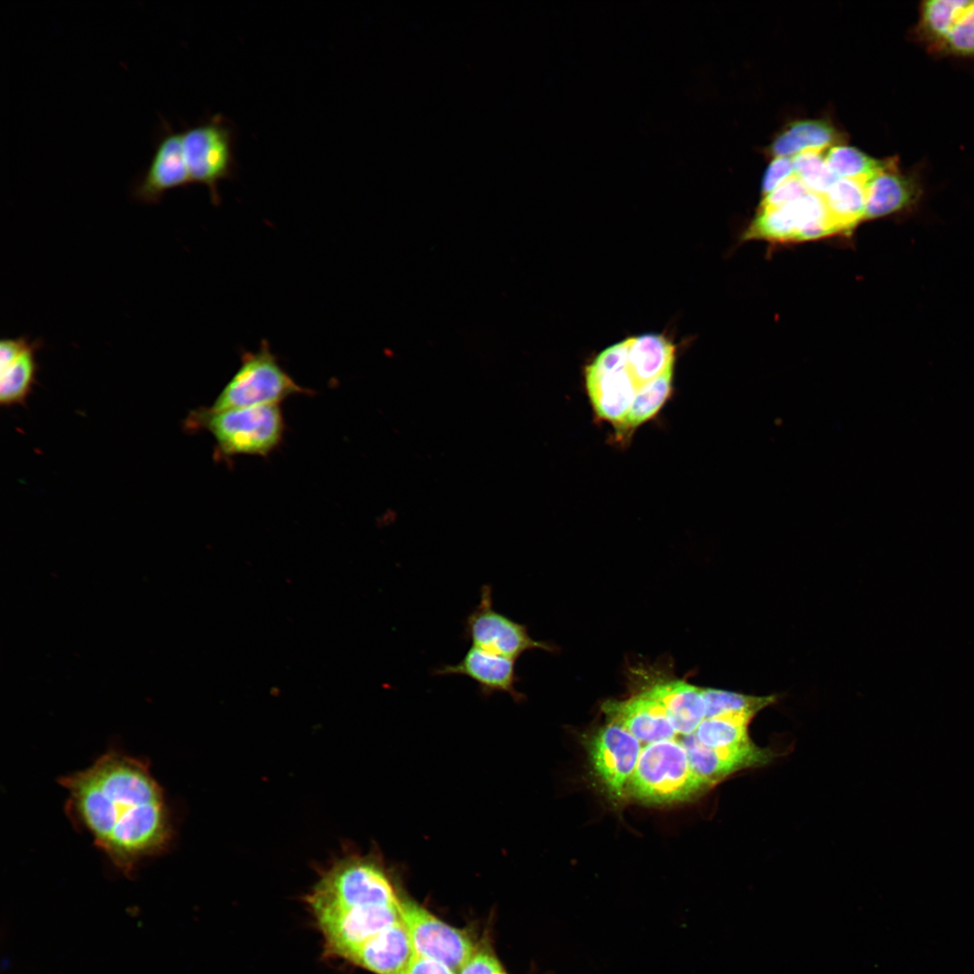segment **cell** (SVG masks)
<instances>
[{"label": "cell", "mask_w": 974, "mask_h": 974, "mask_svg": "<svg viewBox=\"0 0 974 974\" xmlns=\"http://www.w3.org/2000/svg\"><path fill=\"white\" fill-rule=\"evenodd\" d=\"M754 712H733L705 718L694 732L697 740L711 748H721L751 740L748 728Z\"/></svg>", "instance_id": "21"}, {"label": "cell", "mask_w": 974, "mask_h": 974, "mask_svg": "<svg viewBox=\"0 0 974 974\" xmlns=\"http://www.w3.org/2000/svg\"><path fill=\"white\" fill-rule=\"evenodd\" d=\"M914 36L931 54L974 60V0H927Z\"/></svg>", "instance_id": "6"}, {"label": "cell", "mask_w": 974, "mask_h": 974, "mask_svg": "<svg viewBox=\"0 0 974 974\" xmlns=\"http://www.w3.org/2000/svg\"><path fill=\"white\" fill-rule=\"evenodd\" d=\"M676 345L665 334L632 335L601 351L584 368L585 389L599 419L620 432L635 400L674 373Z\"/></svg>", "instance_id": "2"}, {"label": "cell", "mask_w": 974, "mask_h": 974, "mask_svg": "<svg viewBox=\"0 0 974 974\" xmlns=\"http://www.w3.org/2000/svg\"><path fill=\"white\" fill-rule=\"evenodd\" d=\"M403 974H457L446 964L415 954Z\"/></svg>", "instance_id": "29"}, {"label": "cell", "mask_w": 974, "mask_h": 974, "mask_svg": "<svg viewBox=\"0 0 974 974\" xmlns=\"http://www.w3.org/2000/svg\"><path fill=\"white\" fill-rule=\"evenodd\" d=\"M641 743L620 726L610 722L601 727L589 743L593 767L608 792L623 794L640 752Z\"/></svg>", "instance_id": "11"}, {"label": "cell", "mask_w": 974, "mask_h": 974, "mask_svg": "<svg viewBox=\"0 0 974 974\" xmlns=\"http://www.w3.org/2000/svg\"><path fill=\"white\" fill-rule=\"evenodd\" d=\"M41 345L40 340L33 341L23 354L0 369V404L3 407L25 404L37 381L36 354Z\"/></svg>", "instance_id": "20"}, {"label": "cell", "mask_w": 974, "mask_h": 974, "mask_svg": "<svg viewBox=\"0 0 974 974\" xmlns=\"http://www.w3.org/2000/svg\"><path fill=\"white\" fill-rule=\"evenodd\" d=\"M400 914L417 955L440 961L455 972L476 951L471 938L429 911L409 900L401 899Z\"/></svg>", "instance_id": "10"}, {"label": "cell", "mask_w": 974, "mask_h": 974, "mask_svg": "<svg viewBox=\"0 0 974 974\" xmlns=\"http://www.w3.org/2000/svg\"><path fill=\"white\" fill-rule=\"evenodd\" d=\"M824 152L810 150L792 157L795 175L811 192L820 195L839 179L828 167Z\"/></svg>", "instance_id": "25"}, {"label": "cell", "mask_w": 974, "mask_h": 974, "mask_svg": "<svg viewBox=\"0 0 974 974\" xmlns=\"http://www.w3.org/2000/svg\"><path fill=\"white\" fill-rule=\"evenodd\" d=\"M793 159L790 157H775L765 171L762 179L761 190L766 196L782 182L795 175Z\"/></svg>", "instance_id": "27"}, {"label": "cell", "mask_w": 974, "mask_h": 974, "mask_svg": "<svg viewBox=\"0 0 974 974\" xmlns=\"http://www.w3.org/2000/svg\"><path fill=\"white\" fill-rule=\"evenodd\" d=\"M414 955L407 928L400 921L363 944L347 961L375 974H403Z\"/></svg>", "instance_id": "16"}, {"label": "cell", "mask_w": 974, "mask_h": 974, "mask_svg": "<svg viewBox=\"0 0 974 974\" xmlns=\"http://www.w3.org/2000/svg\"><path fill=\"white\" fill-rule=\"evenodd\" d=\"M868 177L840 178L822 195L838 234H850L865 220Z\"/></svg>", "instance_id": "18"}, {"label": "cell", "mask_w": 974, "mask_h": 974, "mask_svg": "<svg viewBox=\"0 0 974 974\" xmlns=\"http://www.w3.org/2000/svg\"><path fill=\"white\" fill-rule=\"evenodd\" d=\"M184 427L188 432H209L216 441L217 459L267 456L281 443L285 420L279 405L225 410L200 407L189 412Z\"/></svg>", "instance_id": "3"}, {"label": "cell", "mask_w": 974, "mask_h": 974, "mask_svg": "<svg viewBox=\"0 0 974 974\" xmlns=\"http://www.w3.org/2000/svg\"><path fill=\"white\" fill-rule=\"evenodd\" d=\"M602 708L610 722L620 726L645 746L674 740L677 734L663 707L645 692L625 701H606Z\"/></svg>", "instance_id": "15"}, {"label": "cell", "mask_w": 974, "mask_h": 974, "mask_svg": "<svg viewBox=\"0 0 974 974\" xmlns=\"http://www.w3.org/2000/svg\"><path fill=\"white\" fill-rule=\"evenodd\" d=\"M503 974H506L505 972Z\"/></svg>", "instance_id": "31"}, {"label": "cell", "mask_w": 974, "mask_h": 974, "mask_svg": "<svg viewBox=\"0 0 974 974\" xmlns=\"http://www.w3.org/2000/svg\"><path fill=\"white\" fill-rule=\"evenodd\" d=\"M280 366L270 345L263 340L254 352H244L241 364L218 394L213 410L279 405L287 398L310 394Z\"/></svg>", "instance_id": "4"}, {"label": "cell", "mask_w": 974, "mask_h": 974, "mask_svg": "<svg viewBox=\"0 0 974 974\" xmlns=\"http://www.w3.org/2000/svg\"><path fill=\"white\" fill-rule=\"evenodd\" d=\"M628 786L636 797L654 803L684 801L706 787L675 739L644 746Z\"/></svg>", "instance_id": "5"}, {"label": "cell", "mask_w": 974, "mask_h": 974, "mask_svg": "<svg viewBox=\"0 0 974 974\" xmlns=\"http://www.w3.org/2000/svg\"><path fill=\"white\" fill-rule=\"evenodd\" d=\"M839 234L828 214L822 195L809 192L787 205L758 208L746 230V240L791 243Z\"/></svg>", "instance_id": "7"}, {"label": "cell", "mask_w": 974, "mask_h": 974, "mask_svg": "<svg viewBox=\"0 0 974 974\" xmlns=\"http://www.w3.org/2000/svg\"><path fill=\"white\" fill-rule=\"evenodd\" d=\"M828 167L837 178L868 177L878 170L884 160H878L847 145H833L824 152Z\"/></svg>", "instance_id": "23"}, {"label": "cell", "mask_w": 974, "mask_h": 974, "mask_svg": "<svg viewBox=\"0 0 974 974\" xmlns=\"http://www.w3.org/2000/svg\"><path fill=\"white\" fill-rule=\"evenodd\" d=\"M922 193L914 174L903 172L897 159L884 160L882 166L867 179L866 219H876L907 209Z\"/></svg>", "instance_id": "14"}, {"label": "cell", "mask_w": 974, "mask_h": 974, "mask_svg": "<svg viewBox=\"0 0 974 974\" xmlns=\"http://www.w3.org/2000/svg\"><path fill=\"white\" fill-rule=\"evenodd\" d=\"M514 659L471 646L458 663L441 665L432 674L437 676H466L476 684L482 696L502 693L508 694L514 701H521L523 694L516 689L519 679Z\"/></svg>", "instance_id": "13"}, {"label": "cell", "mask_w": 974, "mask_h": 974, "mask_svg": "<svg viewBox=\"0 0 974 974\" xmlns=\"http://www.w3.org/2000/svg\"><path fill=\"white\" fill-rule=\"evenodd\" d=\"M703 695L706 709L705 718H712L733 712H754L758 713L776 701V695L753 696L711 688L703 689Z\"/></svg>", "instance_id": "24"}, {"label": "cell", "mask_w": 974, "mask_h": 974, "mask_svg": "<svg viewBox=\"0 0 974 974\" xmlns=\"http://www.w3.org/2000/svg\"><path fill=\"white\" fill-rule=\"evenodd\" d=\"M182 133L184 156L191 182L206 186L212 202H219L218 185L234 168L231 128L216 115Z\"/></svg>", "instance_id": "8"}, {"label": "cell", "mask_w": 974, "mask_h": 974, "mask_svg": "<svg viewBox=\"0 0 974 974\" xmlns=\"http://www.w3.org/2000/svg\"><path fill=\"white\" fill-rule=\"evenodd\" d=\"M32 342L23 336L3 339L0 343V369L17 359L32 345Z\"/></svg>", "instance_id": "30"}, {"label": "cell", "mask_w": 974, "mask_h": 974, "mask_svg": "<svg viewBox=\"0 0 974 974\" xmlns=\"http://www.w3.org/2000/svg\"><path fill=\"white\" fill-rule=\"evenodd\" d=\"M499 960L490 952L476 951L461 967L457 974H503Z\"/></svg>", "instance_id": "28"}, {"label": "cell", "mask_w": 974, "mask_h": 974, "mask_svg": "<svg viewBox=\"0 0 974 974\" xmlns=\"http://www.w3.org/2000/svg\"><path fill=\"white\" fill-rule=\"evenodd\" d=\"M811 192L795 174L764 196L759 207L772 208L792 203Z\"/></svg>", "instance_id": "26"}, {"label": "cell", "mask_w": 974, "mask_h": 974, "mask_svg": "<svg viewBox=\"0 0 974 974\" xmlns=\"http://www.w3.org/2000/svg\"><path fill=\"white\" fill-rule=\"evenodd\" d=\"M841 134L823 120H800L780 132L770 146L774 157H794L805 151H826L837 145Z\"/></svg>", "instance_id": "19"}, {"label": "cell", "mask_w": 974, "mask_h": 974, "mask_svg": "<svg viewBox=\"0 0 974 974\" xmlns=\"http://www.w3.org/2000/svg\"><path fill=\"white\" fill-rule=\"evenodd\" d=\"M645 693L663 707L677 734L694 733L705 718L702 688L683 681H669L655 685Z\"/></svg>", "instance_id": "17"}, {"label": "cell", "mask_w": 974, "mask_h": 974, "mask_svg": "<svg viewBox=\"0 0 974 974\" xmlns=\"http://www.w3.org/2000/svg\"><path fill=\"white\" fill-rule=\"evenodd\" d=\"M60 783L69 793L67 811L74 822L124 875L170 845L164 794L143 760L112 750Z\"/></svg>", "instance_id": "1"}, {"label": "cell", "mask_w": 974, "mask_h": 974, "mask_svg": "<svg viewBox=\"0 0 974 974\" xmlns=\"http://www.w3.org/2000/svg\"><path fill=\"white\" fill-rule=\"evenodd\" d=\"M680 742L686 751L692 768L706 787L713 786L737 772L716 748L702 744L694 733L684 735Z\"/></svg>", "instance_id": "22"}, {"label": "cell", "mask_w": 974, "mask_h": 974, "mask_svg": "<svg viewBox=\"0 0 974 974\" xmlns=\"http://www.w3.org/2000/svg\"><path fill=\"white\" fill-rule=\"evenodd\" d=\"M189 183L182 133L166 127L146 171L133 188V196L145 204L158 203L167 191Z\"/></svg>", "instance_id": "12"}, {"label": "cell", "mask_w": 974, "mask_h": 974, "mask_svg": "<svg viewBox=\"0 0 974 974\" xmlns=\"http://www.w3.org/2000/svg\"><path fill=\"white\" fill-rule=\"evenodd\" d=\"M463 625V637L471 646L514 660L534 648L553 649L549 644L533 639L526 625L494 609L490 584L481 587L479 603L467 614Z\"/></svg>", "instance_id": "9"}]
</instances>
